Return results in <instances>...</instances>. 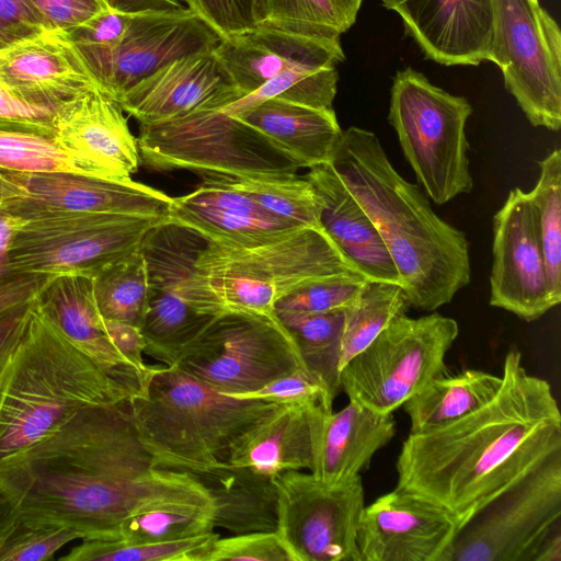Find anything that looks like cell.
Segmentation results:
<instances>
[{
  "label": "cell",
  "instance_id": "6da1fadb",
  "mask_svg": "<svg viewBox=\"0 0 561 561\" xmlns=\"http://www.w3.org/2000/svg\"><path fill=\"white\" fill-rule=\"evenodd\" d=\"M128 401L80 410L0 469L20 494V515L71 528L80 540H114L133 515L213 504L197 476L156 466Z\"/></svg>",
  "mask_w": 561,
  "mask_h": 561
},
{
  "label": "cell",
  "instance_id": "7a4b0ae2",
  "mask_svg": "<svg viewBox=\"0 0 561 561\" xmlns=\"http://www.w3.org/2000/svg\"><path fill=\"white\" fill-rule=\"evenodd\" d=\"M495 396L435 431L409 434L396 462L397 486L439 504L461 528L482 507L561 450V413L550 383L510 350Z\"/></svg>",
  "mask_w": 561,
  "mask_h": 561
},
{
  "label": "cell",
  "instance_id": "3957f363",
  "mask_svg": "<svg viewBox=\"0 0 561 561\" xmlns=\"http://www.w3.org/2000/svg\"><path fill=\"white\" fill-rule=\"evenodd\" d=\"M330 163L377 228L410 307L435 311L470 283L466 234L398 173L373 131L343 130Z\"/></svg>",
  "mask_w": 561,
  "mask_h": 561
},
{
  "label": "cell",
  "instance_id": "277c9868",
  "mask_svg": "<svg viewBox=\"0 0 561 561\" xmlns=\"http://www.w3.org/2000/svg\"><path fill=\"white\" fill-rule=\"evenodd\" d=\"M33 305L0 387V469L80 410L134 398Z\"/></svg>",
  "mask_w": 561,
  "mask_h": 561
},
{
  "label": "cell",
  "instance_id": "5b68a950",
  "mask_svg": "<svg viewBox=\"0 0 561 561\" xmlns=\"http://www.w3.org/2000/svg\"><path fill=\"white\" fill-rule=\"evenodd\" d=\"M128 403L156 466L195 476L219 467L238 436L278 404L234 398L164 365Z\"/></svg>",
  "mask_w": 561,
  "mask_h": 561
},
{
  "label": "cell",
  "instance_id": "8992f818",
  "mask_svg": "<svg viewBox=\"0 0 561 561\" xmlns=\"http://www.w3.org/2000/svg\"><path fill=\"white\" fill-rule=\"evenodd\" d=\"M358 273L322 228L304 227L251 248L206 242L194 270L202 311L275 314L279 300L317 280Z\"/></svg>",
  "mask_w": 561,
  "mask_h": 561
},
{
  "label": "cell",
  "instance_id": "52a82bcc",
  "mask_svg": "<svg viewBox=\"0 0 561 561\" xmlns=\"http://www.w3.org/2000/svg\"><path fill=\"white\" fill-rule=\"evenodd\" d=\"M472 111L466 98L413 68L398 70L392 79L388 121L417 182L437 205L473 188L466 136Z\"/></svg>",
  "mask_w": 561,
  "mask_h": 561
},
{
  "label": "cell",
  "instance_id": "ba28073f",
  "mask_svg": "<svg viewBox=\"0 0 561 561\" xmlns=\"http://www.w3.org/2000/svg\"><path fill=\"white\" fill-rule=\"evenodd\" d=\"M167 218L92 213H45L24 219L1 267L9 272L93 279L137 251Z\"/></svg>",
  "mask_w": 561,
  "mask_h": 561
},
{
  "label": "cell",
  "instance_id": "9c48e42d",
  "mask_svg": "<svg viewBox=\"0 0 561 561\" xmlns=\"http://www.w3.org/2000/svg\"><path fill=\"white\" fill-rule=\"evenodd\" d=\"M458 334L457 321L437 312L400 314L341 368L340 388L348 400L392 413L445 371V356Z\"/></svg>",
  "mask_w": 561,
  "mask_h": 561
},
{
  "label": "cell",
  "instance_id": "30bf717a",
  "mask_svg": "<svg viewBox=\"0 0 561 561\" xmlns=\"http://www.w3.org/2000/svg\"><path fill=\"white\" fill-rule=\"evenodd\" d=\"M172 367L237 398L307 366L276 313L229 311L214 316Z\"/></svg>",
  "mask_w": 561,
  "mask_h": 561
},
{
  "label": "cell",
  "instance_id": "8fae6325",
  "mask_svg": "<svg viewBox=\"0 0 561 561\" xmlns=\"http://www.w3.org/2000/svg\"><path fill=\"white\" fill-rule=\"evenodd\" d=\"M137 142L141 162L161 171L238 174L298 169L260 133L214 105L170 121L140 124Z\"/></svg>",
  "mask_w": 561,
  "mask_h": 561
},
{
  "label": "cell",
  "instance_id": "7c38bea8",
  "mask_svg": "<svg viewBox=\"0 0 561 561\" xmlns=\"http://www.w3.org/2000/svg\"><path fill=\"white\" fill-rule=\"evenodd\" d=\"M488 61L528 122L561 128V32L539 0H494Z\"/></svg>",
  "mask_w": 561,
  "mask_h": 561
},
{
  "label": "cell",
  "instance_id": "4fadbf2b",
  "mask_svg": "<svg viewBox=\"0 0 561 561\" xmlns=\"http://www.w3.org/2000/svg\"><path fill=\"white\" fill-rule=\"evenodd\" d=\"M561 526V450L499 494L457 533L443 561H533Z\"/></svg>",
  "mask_w": 561,
  "mask_h": 561
},
{
  "label": "cell",
  "instance_id": "5bb4252c",
  "mask_svg": "<svg viewBox=\"0 0 561 561\" xmlns=\"http://www.w3.org/2000/svg\"><path fill=\"white\" fill-rule=\"evenodd\" d=\"M206 241L195 232L163 220L146 237L148 309L140 328L145 353L172 367L181 351L214 316L204 313L194 289L195 261Z\"/></svg>",
  "mask_w": 561,
  "mask_h": 561
},
{
  "label": "cell",
  "instance_id": "9a60e30c",
  "mask_svg": "<svg viewBox=\"0 0 561 561\" xmlns=\"http://www.w3.org/2000/svg\"><path fill=\"white\" fill-rule=\"evenodd\" d=\"M277 534L291 561H360L358 524L365 507L362 477L328 484L311 472L274 476Z\"/></svg>",
  "mask_w": 561,
  "mask_h": 561
},
{
  "label": "cell",
  "instance_id": "2e32d148",
  "mask_svg": "<svg viewBox=\"0 0 561 561\" xmlns=\"http://www.w3.org/2000/svg\"><path fill=\"white\" fill-rule=\"evenodd\" d=\"M221 36L188 8L130 13L122 38L84 60L100 89L116 100L141 79L183 56L213 50Z\"/></svg>",
  "mask_w": 561,
  "mask_h": 561
},
{
  "label": "cell",
  "instance_id": "e0dca14e",
  "mask_svg": "<svg viewBox=\"0 0 561 561\" xmlns=\"http://www.w3.org/2000/svg\"><path fill=\"white\" fill-rule=\"evenodd\" d=\"M490 305L525 321L558 306L552 298L528 194L514 187L493 217Z\"/></svg>",
  "mask_w": 561,
  "mask_h": 561
},
{
  "label": "cell",
  "instance_id": "ac0fdd59",
  "mask_svg": "<svg viewBox=\"0 0 561 561\" xmlns=\"http://www.w3.org/2000/svg\"><path fill=\"white\" fill-rule=\"evenodd\" d=\"M459 529L443 506L396 486L363 510L357 531L360 561H443Z\"/></svg>",
  "mask_w": 561,
  "mask_h": 561
},
{
  "label": "cell",
  "instance_id": "d6986e66",
  "mask_svg": "<svg viewBox=\"0 0 561 561\" xmlns=\"http://www.w3.org/2000/svg\"><path fill=\"white\" fill-rule=\"evenodd\" d=\"M4 172V171H3ZM23 194L0 210L26 219L45 213L123 214L168 218L172 197L149 185L73 173L5 172Z\"/></svg>",
  "mask_w": 561,
  "mask_h": 561
},
{
  "label": "cell",
  "instance_id": "ffe728a7",
  "mask_svg": "<svg viewBox=\"0 0 561 561\" xmlns=\"http://www.w3.org/2000/svg\"><path fill=\"white\" fill-rule=\"evenodd\" d=\"M124 113L100 89L84 92L58 104L54 139L91 176L131 180L141 160L137 138Z\"/></svg>",
  "mask_w": 561,
  "mask_h": 561
},
{
  "label": "cell",
  "instance_id": "44dd1931",
  "mask_svg": "<svg viewBox=\"0 0 561 561\" xmlns=\"http://www.w3.org/2000/svg\"><path fill=\"white\" fill-rule=\"evenodd\" d=\"M494 0H381L402 21L426 59L444 66L488 60Z\"/></svg>",
  "mask_w": 561,
  "mask_h": 561
},
{
  "label": "cell",
  "instance_id": "7402d4cb",
  "mask_svg": "<svg viewBox=\"0 0 561 561\" xmlns=\"http://www.w3.org/2000/svg\"><path fill=\"white\" fill-rule=\"evenodd\" d=\"M214 49L168 62L115 101L139 124L165 122L204 105L220 108L237 101L243 94L230 83Z\"/></svg>",
  "mask_w": 561,
  "mask_h": 561
},
{
  "label": "cell",
  "instance_id": "603a6c76",
  "mask_svg": "<svg viewBox=\"0 0 561 561\" xmlns=\"http://www.w3.org/2000/svg\"><path fill=\"white\" fill-rule=\"evenodd\" d=\"M0 84L51 105L100 89L69 34L54 28L0 48Z\"/></svg>",
  "mask_w": 561,
  "mask_h": 561
},
{
  "label": "cell",
  "instance_id": "cb8c5ba5",
  "mask_svg": "<svg viewBox=\"0 0 561 561\" xmlns=\"http://www.w3.org/2000/svg\"><path fill=\"white\" fill-rule=\"evenodd\" d=\"M324 404H277L249 426L228 448L222 462L266 476L309 470L325 415Z\"/></svg>",
  "mask_w": 561,
  "mask_h": 561
},
{
  "label": "cell",
  "instance_id": "d4e9b609",
  "mask_svg": "<svg viewBox=\"0 0 561 561\" xmlns=\"http://www.w3.org/2000/svg\"><path fill=\"white\" fill-rule=\"evenodd\" d=\"M168 220L228 248L256 247L304 228L237 191L203 183L192 193L172 197Z\"/></svg>",
  "mask_w": 561,
  "mask_h": 561
},
{
  "label": "cell",
  "instance_id": "484cf974",
  "mask_svg": "<svg viewBox=\"0 0 561 561\" xmlns=\"http://www.w3.org/2000/svg\"><path fill=\"white\" fill-rule=\"evenodd\" d=\"M214 53L230 83L243 96L296 65H339L345 60L340 38L305 36L267 27L221 38Z\"/></svg>",
  "mask_w": 561,
  "mask_h": 561
},
{
  "label": "cell",
  "instance_id": "4316f807",
  "mask_svg": "<svg viewBox=\"0 0 561 561\" xmlns=\"http://www.w3.org/2000/svg\"><path fill=\"white\" fill-rule=\"evenodd\" d=\"M36 305L75 345L130 388L135 397L145 394L154 374L140 373L113 344L98 309L91 278H51Z\"/></svg>",
  "mask_w": 561,
  "mask_h": 561
},
{
  "label": "cell",
  "instance_id": "83f0119b",
  "mask_svg": "<svg viewBox=\"0 0 561 561\" xmlns=\"http://www.w3.org/2000/svg\"><path fill=\"white\" fill-rule=\"evenodd\" d=\"M306 176L321 201L320 226L346 261L366 279L401 285L377 228L332 164L310 168Z\"/></svg>",
  "mask_w": 561,
  "mask_h": 561
},
{
  "label": "cell",
  "instance_id": "f1b7e54d",
  "mask_svg": "<svg viewBox=\"0 0 561 561\" xmlns=\"http://www.w3.org/2000/svg\"><path fill=\"white\" fill-rule=\"evenodd\" d=\"M234 117L260 133L297 168L330 163L343 129L334 110L270 99Z\"/></svg>",
  "mask_w": 561,
  "mask_h": 561
},
{
  "label": "cell",
  "instance_id": "f546056e",
  "mask_svg": "<svg viewBox=\"0 0 561 561\" xmlns=\"http://www.w3.org/2000/svg\"><path fill=\"white\" fill-rule=\"evenodd\" d=\"M394 434L392 413H379L348 400L342 410L325 415L311 473L328 484L359 476Z\"/></svg>",
  "mask_w": 561,
  "mask_h": 561
},
{
  "label": "cell",
  "instance_id": "4dcf8cb0",
  "mask_svg": "<svg viewBox=\"0 0 561 561\" xmlns=\"http://www.w3.org/2000/svg\"><path fill=\"white\" fill-rule=\"evenodd\" d=\"M214 503V527L231 534L276 531L278 494L274 477L224 462L197 476Z\"/></svg>",
  "mask_w": 561,
  "mask_h": 561
},
{
  "label": "cell",
  "instance_id": "1f68e13d",
  "mask_svg": "<svg viewBox=\"0 0 561 561\" xmlns=\"http://www.w3.org/2000/svg\"><path fill=\"white\" fill-rule=\"evenodd\" d=\"M501 382V375L473 368L435 376L403 403L410 434L428 433L470 414L495 396Z\"/></svg>",
  "mask_w": 561,
  "mask_h": 561
},
{
  "label": "cell",
  "instance_id": "d6a6232c",
  "mask_svg": "<svg viewBox=\"0 0 561 561\" xmlns=\"http://www.w3.org/2000/svg\"><path fill=\"white\" fill-rule=\"evenodd\" d=\"M203 184L237 191L264 210L300 227L320 226L321 201L314 186L296 172L198 173Z\"/></svg>",
  "mask_w": 561,
  "mask_h": 561
},
{
  "label": "cell",
  "instance_id": "836d02e7",
  "mask_svg": "<svg viewBox=\"0 0 561 561\" xmlns=\"http://www.w3.org/2000/svg\"><path fill=\"white\" fill-rule=\"evenodd\" d=\"M364 0H259V24L288 33L340 38Z\"/></svg>",
  "mask_w": 561,
  "mask_h": 561
},
{
  "label": "cell",
  "instance_id": "e575fe53",
  "mask_svg": "<svg viewBox=\"0 0 561 561\" xmlns=\"http://www.w3.org/2000/svg\"><path fill=\"white\" fill-rule=\"evenodd\" d=\"M410 308L401 285L367 279L355 301L343 310L340 370L398 316Z\"/></svg>",
  "mask_w": 561,
  "mask_h": 561
},
{
  "label": "cell",
  "instance_id": "d590c367",
  "mask_svg": "<svg viewBox=\"0 0 561 561\" xmlns=\"http://www.w3.org/2000/svg\"><path fill=\"white\" fill-rule=\"evenodd\" d=\"M336 66V64L296 65L280 71L255 91L218 110L234 116L270 99L333 110L339 80Z\"/></svg>",
  "mask_w": 561,
  "mask_h": 561
},
{
  "label": "cell",
  "instance_id": "8d00e7d4",
  "mask_svg": "<svg viewBox=\"0 0 561 561\" xmlns=\"http://www.w3.org/2000/svg\"><path fill=\"white\" fill-rule=\"evenodd\" d=\"M275 313L294 337L306 366L319 374L336 397L341 390L343 311L308 313L276 310Z\"/></svg>",
  "mask_w": 561,
  "mask_h": 561
},
{
  "label": "cell",
  "instance_id": "74e56055",
  "mask_svg": "<svg viewBox=\"0 0 561 561\" xmlns=\"http://www.w3.org/2000/svg\"><path fill=\"white\" fill-rule=\"evenodd\" d=\"M104 319L141 328L149 297L147 262L141 247L92 279Z\"/></svg>",
  "mask_w": 561,
  "mask_h": 561
},
{
  "label": "cell",
  "instance_id": "f35d334b",
  "mask_svg": "<svg viewBox=\"0 0 561 561\" xmlns=\"http://www.w3.org/2000/svg\"><path fill=\"white\" fill-rule=\"evenodd\" d=\"M539 178L528 197L534 208L546 262L549 288L561 301V151L554 149L538 161Z\"/></svg>",
  "mask_w": 561,
  "mask_h": 561
},
{
  "label": "cell",
  "instance_id": "ab89813d",
  "mask_svg": "<svg viewBox=\"0 0 561 561\" xmlns=\"http://www.w3.org/2000/svg\"><path fill=\"white\" fill-rule=\"evenodd\" d=\"M218 533L167 542H127L121 539H83L62 561H197Z\"/></svg>",
  "mask_w": 561,
  "mask_h": 561
},
{
  "label": "cell",
  "instance_id": "60d3db41",
  "mask_svg": "<svg viewBox=\"0 0 561 561\" xmlns=\"http://www.w3.org/2000/svg\"><path fill=\"white\" fill-rule=\"evenodd\" d=\"M215 531L214 505L163 507L128 517L118 539L127 542H167Z\"/></svg>",
  "mask_w": 561,
  "mask_h": 561
},
{
  "label": "cell",
  "instance_id": "b9f144b4",
  "mask_svg": "<svg viewBox=\"0 0 561 561\" xmlns=\"http://www.w3.org/2000/svg\"><path fill=\"white\" fill-rule=\"evenodd\" d=\"M0 171L91 176L54 137L11 130H0Z\"/></svg>",
  "mask_w": 561,
  "mask_h": 561
},
{
  "label": "cell",
  "instance_id": "7bdbcfd3",
  "mask_svg": "<svg viewBox=\"0 0 561 561\" xmlns=\"http://www.w3.org/2000/svg\"><path fill=\"white\" fill-rule=\"evenodd\" d=\"M80 539L71 528L20 515L0 545V561L50 560L67 543Z\"/></svg>",
  "mask_w": 561,
  "mask_h": 561
},
{
  "label": "cell",
  "instance_id": "ee69618b",
  "mask_svg": "<svg viewBox=\"0 0 561 561\" xmlns=\"http://www.w3.org/2000/svg\"><path fill=\"white\" fill-rule=\"evenodd\" d=\"M367 279L359 273L342 274L313 282L279 300L276 310L308 313L343 311L359 295Z\"/></svg>",
  "mask_w": 561,
  "mask_h": 561
},
{
  "label": "cell",
  "instance_id": "f6af8a7d",
  "mask_svg": "<svg viewBox=\"0 0 561 561\" xmlns=\"http://www.w3.org/2000/svg\"><path fill=\"white\" fill-rule=\"evenodd\" d=\"M197 561H291L277 531L217 536L201 551Z\"/></svg>",
  "mask_w": 561,
  "mask_h": 561
},
{
  "label": "cell",
  "instance_id": "bcb514c9",
  "mask_svg": "<svg viewBox=\"0 0 561 561\" xmlns=\"http://www.w3.org/2000/svg\"><path fill=\"white\" fill-rule=\"evenodd\" d=\"M237 398L261 399L278 404L299 403L332 407L335 397L319 374L305 367L279 377L259 390Z\"/></svg>",
  "mask_w": 561,
  "mask_h": 561
},
{
  "label": "cell",
  "instance_id": "7dc6e473",
  "mask_svg": "<svg viewBox=\"0 0 561 561\" xmlns=\"http://www.w3.org/2000/svg\"><path fill=\"white\" fill-rule=\"evenodd\" d=\"M195 12L221 38L242 34L259 24V0H178Z\"/></svg>",
  "mask_w": 561,
  "mask_h": 561
},
{
  "label": "cell",
  "instance_id": "c3c4849f",
  "mask_svg": "<svg viewBox=\"0 0 561 561\" xmlns=\"http://www.w3.org/2000/svg\"><path fill=\"white\" fill-rule=\"evenodd\" d=\"M57 106L31 102L0 84V130L54 137Z\"/></svg>",
  "mask_w": 561,
  "mask_h": 561
},
{
  "label": "cell",
  "instance_id": "681fc988",
  "mask_svg": "<svg viewBox=\"0 0 561 561\" xmlns=\"http://www.w3.org/2000/svg\"><path fill=\"white\" fill-rule=\"evenodd\" d=\"M48 28L67 33L110 9L106 0H28Z\"/></svg>",
  "mask_w": 561,
  "mask_h": 561
},
{
  "label": "cell",
  "instance_id": "f907efd6",
  "mask_svg": "<svg viewBox=\"0 0 561 561\" xmlns=\"http://www.w3.org/2000/svg\"><path fill=\"white\" fill-rule=\"evenodd\" d=\"M47 28L28 0H0V48Z\"/></svg>",
  "mask_w": 561,
  "mask_h": 561
},
{
  "label": "cell",
  "instance_id": "816d5d0a",
  "mask_svg": "<svg viewBox=\"0 0 561 561\" xmlns=\"http://www.w3.org/2000/svg\"><path fill=\"white\" fill-rule=\"evenodd\" d=\"M50 279L43 275L9 272L0 267V319L36 301Z\"/></svg>",
  "mask_w": 561,
  "mask_h": 561
},
{
  "label": "cell",
  "instance_id": "f5cc1de1",
  "mask_svg": "<svg viewBox=\"0 0 561 561\" xmlns=\"http://www.w3.org/2000/svg\"><path fill=\"white\" fill-rule=\"evenodd\" d=\"M106 332L116 348L140 373L156 374L161 365H148L144 359L147 341L140 328L114 320L104 319Z\"/></svg>",
  "mask_w": 561,
  "mask_h": 561
},
{
  "label": "cell",
  "instance_id": "db71d44e",
  "mask_svg": "<svg viewBox=\"0 0 561 561\" xmlns=\"http://www.w3.org/2000/svg\"><path fill=\"white\" fill-rule=\"evenodd\" d=\"M34 302L22 306L0 319V377L11 363L25 333Z\"/></svg>",
  "mask_w": 561,
  "mask_h": 561
},
{
  "label": "cell",
  "instance_id": "11a10c76",
  "mask_svg": "<svg viewBox=\"0 0 561 561\" xmlns=\"http://www.w3.org/2000/svg\"><path fill=\"white\" fill-rule=\"evenodd\" d=\"M20 500L13 484L0 473V545L19 516Z\"/></svg>",
  "mask_w": 561,
  "mask_h": 561
},
{
  "label": "cell",
  "instance_id": "9f6ffc18",
  "mask_svg": "<svg viewBox=\"0 0 561 561\" xmlns=\"http://www.w3.org/2000/svg\"><path fill=\"white\" fill-rule=\"evenodd\" d=\"M113 9L136 13L144 11L179 10L186 8L178 0H106Z\"/></svg>",
  "mask_w": 561,
  "mask_h": 561
},
{
  "label": "cell",
  "instance_id": "6f0895ef",
  "mask_svg": "<svg viewBox=\"0 0 561 561\" xmlns=\"http://www.w3.org/2000/svg\"><path fill=\"white\" fill-rule=\"evenodd\" d=\"M533 561H561V526L542 539L534 553Z\"/></svg>",
  "mask_w": 561,
  "mask_h": 561
},
{
  "label": "cell",
  "instance_id": "680465c9",
  "mask_svg": "<svg viewBox=\"0 0 561 561\" xmlns=\"http://www.w3.org/2000/svg\"><path fill=\"white\" fill-rule=\"evenodd\" d=\"M24 219L8 211L0 210V267L3 263L12 238Z\"/></svg>",
  "mask_w": 561,
  "mask_h": 561
},
{
  "label": "cell",
  "instance_id": "91938a15",
  "mask_svg": "<svg viewBox=\"0 0 561 561\" xmlns=\"http://www.w3.org/2000/svg\"><path fill=\"white\" fill-rule=\"evenodd\" d=\"M23 190L5 172L0 171V208L10 199L19 197Z\"/></svg>",
  "mask_w": 561,
  "mask_h": 561
}]
</instances>
